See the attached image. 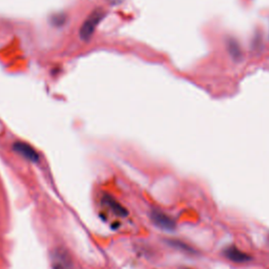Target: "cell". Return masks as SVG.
Instances as JSON below:
<instances>
[{"label": "cell", "mask_w": 269, "mask_h": 269, "mask_svg": "<svg viewBox=\"0 0 269 269\" xmlns=\"http://www.w3.org/2000/svg\"><path fill=\"white\" fill-rule=\"evenodd\" d=\"M13 150L19 154L20 156H22L26 160L37 163L39 162V154L35 150L34 148H32L30 144L22 141H17L13 144Z\"/></svg>", "instance_id": "obj_4"}, {"label": "cell", "mask_w": 269, "mask_h": 269, "mask_svg": "<svg viewBox=\"0 0 269 269\" xmlns=\"http://www.w3.org/2000/svg\"><path fill=\"white\" fill-rule=\"evenodd\" d=\"M103 204H104L106 208H108L114 214L120 216H126L128 214V210L124 208L123 205H121L115 198H112L110 194H104L102 199Z\"/></svg>", "instance_id": "obj_5"}, {"label": "cell", "mask_w": 269, "mask_h": 269, "mask_svg": "<svg viewBox=\"0 0 269 269\" xmlns=\"http://www.w3.org/2000/svg\"><path fill=\"white\" fill-rule=\"evenodd\" d=\"M225 256L226 258H228L230 261L236 263H245L252 260V256L250 254L243 252L242 250H239V248H236L234 246L227 248L225 250Z\"/></svg>", "instance_id": "obj_6"}, {"label": "cell", "mask_w": 269, "mask_h": 269, "mask_svg": "<svg viewBox=\"0 0 269 269\" xmlns=\"http://www.w3.org/2000/svg\"><path fill=\"white\" fill-rule=\"evenodd\" d=\"M104 16L106 11L102 8H95L94 11L88 16V18L84 20V22L82 24L79 30L80 38L84 41H88L92 38V36L94 35L97 26L100 24Z\"/></svg>", "instance_id": "obj_1"}, {"label": "cell", "mask_w": 269, "mask_h": 269, "mask_svg": "<svg viewBox=\"0 0 269 269\" xmlns=\"http://www.w3.org/2000/svg\"><path fill=\"white\" fill-rule=\"evenodd\" d=\"M53 269H74V263L70 252L64 247H57L50 254Z\"/></svg>", "instance_id": "obj_2"}, {"label": "cell", "mask_w": 269, "mask_h": 269, "mask_svg": "<svg viewBox=\"0 0 269 269\" xmlns=\"http://www.w3.org/2000/svg\"><path fill=\"white\" fill-rule=\"evenodd\" d=\"M108 4H110V6H120V4L124 2V0H108Z\"/></svg>", "instance_id": "obj_7"}, {"label": "cell", "mask_w": 269, "mask_h": 269, "mask_svg": "<svg viewBox=\"0 0 269 269\" xmlns=\"http://www.w3.org/2000/svg\"><path fill=\"white\" fill-rule=\"evenodd\" d=\"M150 220L158 228L165 232H174L176 230V222L166 214L160 210H152L150 214Z\"/></svg>", "instance_id": "obj_3"}]
</instances>
